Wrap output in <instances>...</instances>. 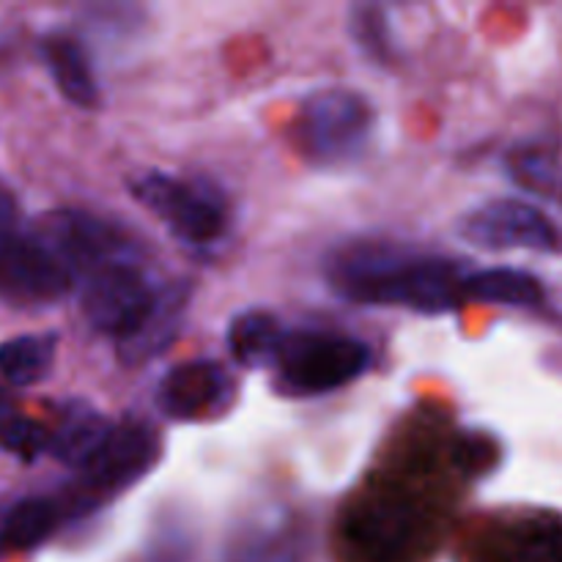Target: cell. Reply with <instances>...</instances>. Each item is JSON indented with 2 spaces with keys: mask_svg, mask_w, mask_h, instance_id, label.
<instances>
[{
  "mask_svg": "<svg viewBox=\"0 0 562 562\" xmlns=\"http://www.w3.org/2000/svg\"><path fill=\"white\" fill-rule=\"evenodd\" d=\"M362 562H409L426 538V521L406 499L373 497L355 510L346 527Z\"/></svg>",
  "mask_w": 562,
  "mask_h": 562,
  "instance_id": "cell-9",
  "label": "cell"
},
{
  "mask_svg": "<svg viewBox=\"0 0 562 562\" xmlns=\"http://www.w3.org/2000/svg\"><path fill=\"white\" fill-rule=\"evenodd\" d=\"M159 459V437L146 423H121L113 426L99 453L88 461L71 481L69 494L58 505L60 516L71 519L88 516L135 486Z\"/></svg>",
  "mask_w": 562,
  "mask_h": 562,
  "instance_id": "cell-2",
  "label": "cell"
},
{
  "mask_svg": "<svg viewBox=\"0 0 562 562\" xmlns=\"http://www.w3.org/2000/svg\"><path fill=\"white\" fill-rule=\"evenodd\" d=\"M234 379L217 360H187L162 376L157 406L168 420L192 423L223 415L234 401Z\"/></svg>",
  "mask_w": 562,
  "mask_h": 562,
  "instance_id": "cell-11",
  "label": "cell"
},
{
  "mask_svg": "<svg viewBox=\"0 0 562 562\" xmlns=\"http://www.w3.org/2000/svg\"><path fill=\"white\" fill-rule=\"evenodd\" d=\"M110 431H113V423L102 412L93 409L88 401L75 398L60 409L58 428L49 434L47 453L60 464L82 470L99 453Z\"/></svg>",
  "mask_w": 562,
  "mask_h": 562,
  "instance_id": "cell-13",
  "label": "cell"
},
{
  "mask_svg": "<svg viewBox=\"0 0 562 562\" xmlns=\"http://www.w3.org/2000/svg\"><path fill=\"white\" fill-rule=\"evenodd\" d=\"M274 366L296 393H333L368 371L371 349L349 335L296 329L283 335Z\"/></svg>",
  "mask_w": 562,
  "mask_h": 562,
  "instance_id": "cell-4",
  "label": "cell"
},
{
  "mask_svg": "<svg viewBox=\"0 0 562 562\" xmlns=\"http://www.w3.org/2000/svg\"><path fill=\"white\" fill-rule=\"evenodd\" d=\"M33 236L69 269L71 278H88L110 263H135V245L124 231L77 209L44 214L33 228Z\"/></svg>",
  "mask_w": 562,
  "mask_h": 562,
  "instance_id": "cell-6",
  "label": "cell"
},
{
  "mask_svg": "<svg viewBox=\"0 0 562 562\" xmlns=\"http://www.w3.org/2000/svg\"><path fill=\"white\" fill-rule=\"evenodd\" d=\"M285 329L278 318L267 311H247L231 322L228 327V349L234 360L245 368H267L274 366L280 340Z\"/></svg>",
  "mask_w": 562,
  "mask_h": 562,
  "instance_id": "cell-16",
  "label": "cell"
},
{
  "mask_svg": "<svg viewBox=\"0 0 562 562\" xmlns=\"http://www.w3.org/2000/svg\"><path fill=\"white\" fill-rule=\"evenodd\" d=\"M60 521L58 503L44 497H25L9 508L0 525V547L16 549H36L38 543L47 541Z\"/></svg>",
  "mask_w": 562,
  "mask_h": 562,
  "instance_id": "cell-18",
  "label": "cell"
},
{
  "mask_svg": "<svg viewBox=\"0 0 562 562\" xmlns=\"http://www.w3.org/2000/svg\"><path fill=\"white\" fill-rule=\"evenodd\" d=\"M190 283H176L157 291V302H154L148 316L140 322V327L115 344L119 360L124 362V366L137 368L162 355V351L179 338L187 305H190Z\"/></svg>",
  "mask_w": 562,
  "mask_h": 562,
  "instance_id": "cell-12",
  "label": "cell"
},
{
  "mask_svg": "<svg viewBox=\"0 0 562 562\" xmlns=\"http://www.w3.org/2000/svg\"><path fill=\"white\" fill-rule=\"evenodd\" d=\"M75 285L69 269L33 236L16 228L0 241V296L14 305H49Z\"/></svg>",
  "mask_w": 562,
  "mask_h": 562,
  "instance_id": "cell-10",
  "label": "cell"
},
{
  "mask_svg": "<svg viewBox=\"0 0 562 562\" xmlns=\"http://www.w3.org/2000/svg\"><path fill=\"white\" fill-rule=\"evenodd\" d=\"M461 294L467 300L486 302V305L508 307H538L543 305V285L536 274L525 269H481V272L464 274Z\"/></svg>",
  "mask_w": 562,
  "mask_h": 562,
  "instance_id": "cell-15",
  "label": "cell"
},
{
  "mask_svg": "<svg viewBox=\"0 0 562 562\" xmlns=\"http://www.w3.org/2000/svg\"><path fill=\"white\" fill-rule=\"evenodd\" d=\"M376 126L371 102L349 88L313 91L300 108L296 140L316 165H344L360 157Z\"/></svg>",
  "mask_w": 562,
  "mask_h": 562,
  "instance_id": "cell-3",
  "label": "cell"
},
{
  "mask_svg": "<svg viewBox=\"0 0 562 562\" xmlns=\"http://www.w3.org/2000/svg\"><path fill=\"white\" fill-rule=\"evenodd\" d=\"M508 168L514 179L525 190L538 195H558L562 190V168L549 148L543 146H521L510 154Z\"/></svg>",
  "mask_w": 562,
  "mask_h": 562,
  "instance_id": "cell-20",
  "label": "cell"
},
{
  "mask_svg": "<svg viewBox=\"0 0 562 562\" xmlns=\"http://www.w3.org/2000/svg\"><path fill=\"white\" fill-rule=\"evenodd\" d=\"M58 351V335H16V338L0 344V373L5 382L16 387L38 384L49 373Z\"/></svg>",
  "mask_w": 562,
  "mask_h": 562,
  "instance_id": "cell-17",
  "label": "cell"
},
{
  "mask_svg": "<svg viewBox=\"0 0 562 562\" xmlns=\"http://www.w3.org/2000/svg\"><path fill=\"white\" fill-rule=\"evenodd\" d=\"M459 234L483 250L558 252L560 231L538 206L514 198H497L475 206L459 220Z\"/></svg>",
  "mask_w": 562,
  "mask_h": 562,
  "instance_id": "cell-8",
  "label": "cell"
},
{
  "mask_svg": "<svg viewBox=\"0 0 562 562\" xmlns=\"http://www.w3.org/2000/svg\"><path fill=\"white\" fill-rule=\"evenodd\" d=\"M329 280L340 296L362 305L409 307L426 316L456 311L461 294V269L450 258L409 256L390 247H351L329 267Z\"/></svg>",
  "mask_w": 562,
  "mask_h": 562,
  "instance_id": "cell-1",
  "label": "cell"
},
{
  "mask_svg": "<svg viewBox=\"0 0 562 562\" xmlns=\"http://www.w3.org/2000/svg\"><path fill=\"white\" fill-rule=\"evenodd\" d=\"M505 562H562L560 532H530L525 541L516 543Z\"/></svg>",
  "mask_w": 562,
  "mask_h": 562,
  "instance_id": "cell-22",
  "label": "cell"
},
{
  "mask_svg": "<svg viewBox=\"0 0 562 562\" xmlns=\"http://www.w3.org/2000/svg\"><path fill=\"white\" fill-rule=\"evenodd\" d=\"M0 448L5 453L16 456L22 461H36L38 456L47 453L49 448V431L42 423L31 420L22 415L0 417Z\"/></svg>",
  "mask_w": 562,
  "mask_h": 562,
  "instance_id": "cell-21",
  "label": "cell"
},
{
  "mask_svg": "<svg viewBox=\"0 0 562 562\" xmlns=\"http://www.w3.org/2000/svg\"><path fill=\"white\" fill-rule=\"evenodd\" d=\"M130 190L140 206L157 214L187 245H212L225 234L228 214L223 198L212 187L148 170L130 181Z\"/></svg>",
  "mask_w": 562,
  "mask_h": 562,
  "instance_id": "cell-5",
  "label": "cell"
},
{
  "mask_svg": "<svg viewBox=\"0 0 562 562\" xmlns=\"http://www.w3.org/2000/svg\"><path fill=\"white\" fill-rule=\"evenodd\" d=\"M157 302L143 269L132 261L110 263L88 274L82 285V316L93 329L113 335L115 344L140 327Z\"/></svg>",
  "mask_w": 562,
  "mask_h": 562,
  "instance_id": "cell-7",
  "label": "cell"
},
{
  "mask_svg": "<svg viewBox=\"0 0 562 562\" xmlns=\"http://www.w3.org/2000/svg\"><path fill=\"white\" fill-rule=\"evenodd\" d=\"M42 55L53 75L58 91L69 99L71 104L82 110H91L99 104L97 77H93L91 60H88L86 47L69 33H47L42 38Z\"/></svg>",
  "mask_w": 562,
  "mask_h": 562,
  "instance_id": "cell-14",
  "label": "cell"
},
{
  "mask_svg": "<svg viewBox=\"0 0 562 562\" xmlns=\"http://www.w3.org/2000/svg\"><path fill=\"white\" fill-rule=\"evenodd\" d=\"M351 36H355L357 47L362 49L366 58H371L373 64L379 66H393L395 64V38L393 31H390V20L384 14L382 5L362 3L351 9L349 16Z\"/></svg>",
  "mask_w": 562,
  "mask_h": 562,
  "instance_id": "cell-19",
  "label": "cell"
}]
</instances>
